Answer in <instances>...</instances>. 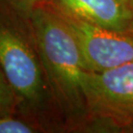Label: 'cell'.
Listing matches in <instances>:
<instances>
[{"mask_svg": "<svg viewBox=\"0 0 133 133\" xmlns=\"http://www.w3.org/2000/svg\"><path fill=\"white\" fill-rule=\"evenodd\" d=\"M0 65L18 114L46 129L63 128L48 83L30 15L0 0Z\"/></svg>", "mask_w": 133, "mask_h": 133, "instance_id": "cell-1", "label": "cell"}, {"mask_svg": "<svg viewBox=\"0 0 133 133\" xmlns=\"http://www.w3.org/2000/svg\"><path fill=\"white\" fill-rule=\"evenodd\" d=\"M43 128L32 120L17 117L16 114L0 115V133L43 132Z\"/></svg>", "mask_w": 133, "mask_h": 133, "instance_id": "cell-6", "label": "cell"}, {"mask_svg": "<svg viewBox=\"0 0 133 133\" xmlns=\"http://www.w3.org/2000/svg\"><path fill=\"white\" fill-rule=\"evenodd\" d=\"M42 3L65 18L133 32V0H43Z\"/></svg>", "mask_w": 133, "mask_h": 133, "instance_id": "cell-5", "label": "cell"}, {"mask_svg": "<svg viewBox=\"0 0 133 133\" xmlns=\"http://www.w3.org/2000/svg\"><path fill=\"white\" fill-rule=\"evenodd\" d=\"M5 1H7L16 9L28 15H31V12L34 10V8L43 2V0H5Z\"/></svg>", "mask_w": 133, "mask_h": 133, "instance_id": "cell-8", "label": "cell"}, {"mask_svg": "<svg viewBox=\"0 0 133 133\" xmlns=\"http://www.w3.org/2000/svg\"><path fill=\"white\" fill-rule=\"evenodd\" d=\"M62 18L74 34L90 72L105 71L133 62V32L114 31Z\"/></svg>", "mask_w": 133, "mask_h": 133, "instance_id": "cell-4", "label": "cell"}, {"mask_svg": "<svg viewBox=\"0 0 133 133\" xmlns=\"http://www.w3.org/2000/svg\"><path fill=\"white\" fill-rule=\"evenodd\" d=\"M88 117L85 132H133V62L88 71L83 83Z\"/></svg>", "mask_w": 133, "mask_h": 133, "instance_id": "cell-3", "label": "cell"}, {"mask_svg": "<svg viewBox=\"0 0 133 133\" xmlns=\"http://www.w3.org/2000/svg\"><path fill=\"white\" fill-rule=\"evenodd\" d=\"M18 110L15 96L0 65V115L16 114Z\"/></svg>", "mask_w": 133, "mask_h": 133, "instance_id": "cell-7", "label": "cell"}, {"mask_svg": "<svg viewBox=\"0 0 133 133\" xmlns=\"http://www.w3.org/2000/svg\"><path fill=\"white\" fill-rule=\"evenodd\" d=\"M38 52L64 129L82 131L88 117L83 89L89 71L66 21L41 3L31 12Z\"/></svg>", "mask_w": 133, "mask_h": 133, "instance_id": "cell-2", "label": "cell"}]
</instances>
